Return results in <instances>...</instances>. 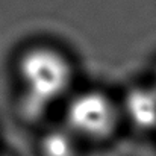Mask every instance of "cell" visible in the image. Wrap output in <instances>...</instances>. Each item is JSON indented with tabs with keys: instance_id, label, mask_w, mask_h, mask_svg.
I'll return each instance as SVG.
<instances>
[{
	"instance_id": "4",
	"label": "cell",
	"mask_w": 156,
	"mask_h": 156,
	"mask_svg": "<svg viewBox=\"0 0 156 156\" xmlns=\"http://www.w3.org/2000/svg\"><path fill=\"white\" fill-rule=\"evenodd\" d=\"M80 140L64 124L50 129L40 143L43 156H79Z\"/></svg>"
},
{
	"instance_id": "2",
	"label": "cell",
	"mask_w": 156,
	"mask_h": 156,
	"mask_svg": "<svg viewBox=\"0 0 156 156\" xmlns=\"http://www.w3.org/2000/svg\"><path fill=\"white\" fill-rule=\"evenodd\" d=\"M64 117L65 126L80 141H105L115 133L121 109L108 94L87 90L68 99Z\"/></svg>"
},
{
	"instance_id": "5",
	"label": "cell",
	"mask_w": 156,
	"mask_h": 156,
	"mask_svg": "<svg viewBox=\"0 0 156 156\" xmlns=\"http://www.w3.org/2000/svg\"><path fill=\"white\" fill-rule=\"evenodd\" d=\"M155 88H156V80H155Z\"/></svg>"
},
{
	"instance_id": "6",
	"label": "cell",
	"mask_w": 156,
	"mask_h": 156,
	"mask_svg": "<svg viewBox=\"0 0 156 156\" xmlns=\"http://www.w3.org/2000/svg\"><path fill=\"white\" fill-rule=\"evenodd\" d=\"M0 156H5V155H0Z\"/></svg>"
},
{
	"instance_id": "3",
	"label": "cell",
	"mask_w": 156,
	"mask_h": 156,
	"mask_svg": "<svg viewBox=\"0 0 156 156\" xmlns=\"http://www.w3.org/2000/svg\"><path fill=\"white\" fill-rule=\"evenodd\" d=\"M121 115L140 130L156 129V88L136 87L132 88L123 103L120 105Z\"/></svg>"
},
{
	"instance_id": "1",
	"label": "cell",
	"mask_w": 156,
	"mask_h": 156,
	"mask_svg": "<svg viewBox=\"0 0 156 156\" xmlns=\"http://www.w3.org/2000/svg\"><path fill=\"white\" fill-rule=\"evenodd\" d=\"M18 76L24 105L27 111L35 114L68 94L74 71L70 59L58 49L35 46L20 56Z\"/></svg>"
}]
</instances>
